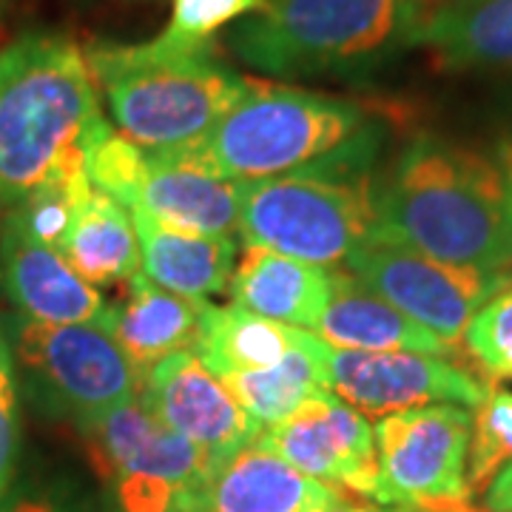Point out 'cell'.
<instances>
[{
	"instance_id": "obj_4",
	"label": "cell",
	"mask_w": 512,
	"mask_h": 512,
	"mask_svg": "<svg viewBox=\"0 0 512 512\" xmlns=\"http://www.w3.org/2000/svg\"><path fill=\"white\" fill-rule=\"evenodd\" d=\"M373 151L376 131L370 128L308 168L237 183L245 245L322 268L345 262L373 239V180L365 171Z\"/></svg>"
},
{
	"instance_id": "obj_1",
	"label": "cell",
	"mask_w": 512,
	"mask_h": 512,
	"mask_svg": "<svg viewBox=\"0 0 512 512\" xmlns=\"http://www.w3.org/2000/svg\"><path fill=\"white\" fill-rule=\"evenodd\" d=\"M370 242L510 274L504 188L493 157L436 134L413 137L382 180H373Z\"/></svg>"
},
{
	"instance_id": "obj_35",
	"label": "cell",
	"mask_w": 512,
	"mask_h": 512,
	"mask_svg": "<svg viewBox=\"0 0 512 512\" xmlns=\"http://www.w3.org/2000/svg\"><path fill=\"white\" fill-rule=\"evenodd\" d=\"M387 512H461V504H458V507H450V510H424V507H399V510H387Z\"/></svg>"
},
{
	"instance_id": "obj_6",
	"label": "cell",
	"mask_w": 512,
	"mask_h": 512,
	"mask_svg": "<svg viewBox=\"0 0 512 512\" xmlns=\"http://www.w3.org/2000/svg\"><path fill=\"white\" fill-rule=\"evenodd\" d=\"M419 0H259L228 35L231 52L271 77L350 72L413 43Z\"/></svg>"
},
{
	"instance_id": "obj_22",
	"label": "cell",
	"mask_w": 512,
	"mask_h": 512,
	"mask_svg": "<svg viewBox=\"0 0 512 512\" xmlns=\"http://www.w3.org/2000/svg\"><path fill=\"white\" fill-rule=\"evenodd\" d=\"M330 345L311 330H299L293 348L271 367L222 376V384L251 419L268 430L291 419L305 404L330 393Z\"/></svg>"
},
{
	"instance_id": "obj_28",
	"label": "cell",
	"mask_w": 512,
	"mask_h": 512,
	"mask_svg": "<svg viewBox=\"0 0 512 512\" xmlns=\"http://www.w3.org/2000/svg\"><path fill=\"white\" fill-rule=\"evenodd\" d=\"M461 342L487 376L512 379V285L473 316Z\"/></svg>"
},
{
	"instance_id": "obj_25",
	"label": "cell",
	"mask_w": 512,
	"mask_h": 512,
	"mask_svg": "<svg viewBox=\"0 0 512 512\" xmlns=\"http://www.w3.org/2000/svg\"><path fill=\"white\" fill-rule=\"evenodd\" d=\"M89 191H92V183L86 177V160H83V143H80L69 148L52 165V171L29 194H23L15 202L9 214V225H15L20 234H26L40 245L57 248L72 225L77 205L89 197Z\"/></svg>"
},
{
	"instance_id": "obj_16",
	"label": "cell",
	"mask_w": 512,
	"mask_h": 512,
	"mask_svg": "<svg viewBox=\"0 0 512 512\" xmlns=\"http://www.w3.org/2000/svg\"><path fill=\"white\" fill-rule=\"evenodd\" d=\"M208 305V299L165 291L137 274L128 282L126 296L109 308L106 328L143 379L168 356L197 348Z\"/></svg>"
},
{
	"instance_id": "obj_20",
	"label": "cell",
	"mask_w": 512,
	"mask_h": 512,
	"mask_svg": "<svg viewBox=\"0 0 512 512\" xmlns=\"http://www.w3.org/2000/svg\"><path fill=\"white\" fill-rule=\"evenodd\" d=\"M140 242V271L154 285L188 299H208L228 288L237 268L234 237H208L168 228L131 208Z\"/></svg>"
},
{
	"instance_id": "obj_26",
	"label": "cell",
	"mask_w": 512,
	"mask_h": 512,
	"mask_svg": "<svg viewBox=\"0 0 512 512\" xmlns=\"http://www.w3.org/2000/svg\"><path fill=\"white\" fill-rule=\"evenodd\" d=\"M83 160H86V177L89 183L103 191L114 202L134 208L140 185L146 177L148 151L131 143L120 131L100 117L86 134H83Z\"/></svg>"
},
{
	"instance_id": "obj_32",
	"label": "cell",
	"mask_w": 512,
	"mask_h": 512,
	"mask_svg": "<svg viewBox=\"0 0 512 512\" xmlns=\"http://www.w3.org/2000/svg\"><path fill=\"white\" fill-rule=\"evenodd\" d=\"M495 165L501 174V188H504V217H507V237H510V256H512V137L501 140L495 148Z\"/></svg>"
},
{
	"instance_id": "obj_18",
	"label": "cell",
	"mask_w": 512,
	"mask_h": 512,
	"mask_svg": "<svg viewBox=\"0 0 512 512\" xmlns=\"http://www.w3.org/2000/svg\"><path fill=\"white\" fill-rule=\"evenodd\" d=\"M316 336L339 350H367V353H430L450 359L456 345L416 325L399 308L365 288L348 271L336 274V288L330 293L325 313L316 322Z\"/></svg>"
},
{
	"instance_id": "obj_29",
	"label": "cell",
	"mask_w": 512,
	"mask_h": 512,
	"mask_svg": "<svg viewBox=\"0 0 512 512\" xmlns=\"http://www.w3.org/2000/svg\"><path fill=\"white\" fill-rule=\"evenodd\" d=\"M259 0H174L171 23L157 35L168 46L197 49L208 46L222 26L251 15Z\"/></svg>"
},
{
	"instance_id": "obj_9",
	"label": "cell",
	"mask_w": 512,
	"mask_h": 512,
	"mask_svg": "<svg viewBox=\"0 0 512 512\" xmlns=\"http://www.w3.org/2000/svg\"><path fill=\"white\" fill-rule=\"evenodd\" d=\"M15 348L32 382L57 410L72 413L77 424L134 402L140 393V376L106 325L26 319L20 322Z\"/></svg>"
},
{
	"instance_id": "obj_13",
	"label": "cell",
	"mask_w": 512,
	"mask_h": 512,
	"mask_svg": "<svg viewBox=\"0 0 512 512\" xmlns=\"http://www.w3.org/2000/svg\"><path fill=\"white\" fill-rule=\"evenodd\" d=\"M137 399L151 410L165 427L197 444L211 470L234 456L237 450L254 444L262 433L231 390L214 376L194 350H183L154 365L140 379Z\"/></svg>"
},
{
	"instance_id": "obj_11",
	"label": "cell",
	"mask_w": 512,
	"mask_h": 512,
	"mask_svg": "<svg viewBox=\"0 0 512 512\" xmlns=\"http://www.w3.org/2000/svg\"><path fill=\"white\" fill-rule=\"evenodd\" d=\"M328 376L333 396L373 419L430 404H461L473 410L490 393L470 370L430 353L330 348Z\"/></svg>"
},
{
	"instance_id": "obj_21",
	"label": "cell",
	"mask_w": 512,
	"mask_h": 512,
	"mask_svg": "<svg viewBox=\"0 0 512 512\" xmlns=\"http://www.w3.org/2000/svg\"><path fill=\"white\" fill-rule=\"evenodd\" d=\"M413 43L453 72H512V0H441Z\"/></svg>"
},
{
	"instance_id": "obj_37",
	"label": "cell",
	"mask_w": 512,
	"mask_h": 512,
	"mask_svg": "<svg viewBox=\"0 0 512 512\" xmlns=\"http://www.w3.org/2000/svg\"><path fill=\"white\" fill-rule=\"evenodd\" d=\"M461 512H484V510H476V507H473V501H470V504H461Z\"/></svg>"
},
{
	"instance_id": "obj_14",
	"label": "cell",
	"mask_w": 512,
	"mask_h": 512,
	"mask_svg": "<svg viewBox=\"0 0 512 512\" xmlns=\"http://www.w3.org/2000/svg\"><path fill=\"white\" fill-rule=\"evenodd\" d=\"M339 495L254 441L208 473L185 512H322Z\"/></svg>"
},
{
	"instance_id": "obj_17",
	"label": "cell",
	"mask_w": 512,
	"mask_h": 512,
	"mask_svg": "<svg viewBox=\"0 0 512 512\" xmlns=\"http://www.w3.org/2000/svg\"><path fill=\"white\" fill-rule=\"evenodd\" d=\"M336 274L339 271L248 245L228 282V296L256 316L313 330L328 308Z\"/></svg>"
},
{
	"instance_id": "obj_36",
	"label": "cell",
	"mask_w": 512,
	"mask_h": 512,
	"mask_svg": "<svg viewBox=\"0 0 512 512\" xmlns=\"http://www.w3.org/2000/svg\"><path fill=\"white\" fill-rule=\"evenodd\" d=\"M439 3H441V0H419V6H421V20L427 18V15H430V12H433V9H436Z\"/></svg>"
},
{
	"instance_id": "obj_33",
	"label": "cell",
	"mask_w": 512,
	"mask_h": 512,
	"mask_svg": "<svg viewBox=\"0 0 512 512\" xmlns=\"http://www.w3.org/2000/svg\"><path fill=\"white\" fill-rule=\"evenodd\" d=\"M484 512H512V461L484 490Z\"/></svg>"
},
{
	"instance_id": "obj_15",
	"label": "cell",
	"mask_w": 512,
	"mask_h": 512,
	"mask_svg": "<svg viewBox=\"0 0 512 512\" xmlns=\"http://www.w3.org/2000/svg\"><path fill=\"white\" fill-rule=\"evenodd\" d=\"M0 276L26 319L52 325H106L111 302L89 285L60 251L40 245L6 222Z\"/></svg>"
},
{
	"instance_id": "obj_3",
	"label": "cell",
	"mask_w": 512,
	"mask_h": 512,
	"mask_svg": "<svg viewBox=\"0 0 512 512\" xmlns=\"http://www.w3.org/2000/svg\"><path fill=\"white\" fill-rule=\"evenodd\" d=\"M86 52L63 35H23L0 49V200L29 194L100 120Z\"/></svg>"
},
{
	"instance_id": "obj_12",
	"label": "cell",
	"mask_w": 512,
	"mask_h": 512,
	"mask_svg": "<svg viewBox=\"0 0 512 512\" xmlns=\"http://www.w3.org/2000/svg\"><path fill=\"white\" fill-rule=\"evenodd\" d=\"M256 441L322 484L362 498L376 493L379 453L373 424L333 393L313 399L291 419L262 430Z\"/></svg>"
},
{
	"instance_id": "obj_7",
	"label": "cell",
	"mask_w": 512,
	"mask_h": 512,
	"mask_svg": "<svg viewBox=\"0 0 512 512\" xmlns=\"http://www.w3.org/2000/svg\"><path fill=\"white\" fill-rule=\"evenodd\" d=\"M77 427L120 512H185L211 473L200 447L165 427L140 399Z\"/></svg>"
},
{
	"instance_id": "obj_8",
	"label": "cell",
	"mask_w": 512,
	"mask_h": 512,
	"mask_svg": "<svg viewBox=\"0 0 512 512\" xmlns=\"http://www.w3.org/2000/svg\"><path fill=\"white\" fill-rule=\"evenodd\" d=\"M470 430L473 410L461 404H430L376 421L379 484L373 501L424 510L470 504Z\"/></svg>"
},
{
	"instance_id": "obj_2",
	"label": "cell",
	"mask_w": 512,
	"mask_h": 512,
	"mask_svg": "<svg viewBox=\"0 0 512 512\" xmlns=\"http://www.w3.org/2000/svg\"><path fill=\"white\" fill-rule=\"evenodd\" d=\"M86 63L120 134L146 151L200 143L251 83L220 63L211 46L183 49L157 37L137 46L97 43Z\"/></svg>"
},
{
	"instance_id": "obj_23",
	"label": "cell",
	"mask_w": 512,
	"mask_h": 512,
	"mask_svg": "<svg viewBox=\"0 0 512 512\" xmlns=\"http://www.w3.org/2000/svg\"><path fill=\"white\" fill-rule=\"evenodd\" d=\"M60 256L89 285L111 288L131 282L140 271V242L126 205L114 202L92 185L77 205L66 237L57 245Z\"/></svg>"
},
{
	"instance_id": "obj_24",
	"label": "cell",
	"mask_w": 512,
	"mask_h": 512,
	"mask_svg": "<svg viewBox=\"0 0 512 512\" xmlns=\"http://www.w3.org/2000/svg\"><path fill=\"white\" fill-rule=\"evenodd\" d=\"M302 328L256 316L239 305H208L202 319L200 342L194 353L214 376L262 370L276 365L293 348Z\"/></svg>"
},
{
	"instance_id": "obj_27",
	"label": "cell",
	"mask_w": 512,
	"mask_h": 512,
	"mask_svg": "<svg viewBox=\"0 0 512 512\" xmlns=\"http://www.w3.org/2000/svg\"><path fill=\"white\" fill-rule=\"evenodd\" d=\"M512 461V390L490 387L487 399L473 407L467 484L470 495L484 493Z\"/></svg>"
},
{
	"instance_id": "obj_34",
	"label": "cell",
	"mask_w": 512,
	"mask_h": 512,
	"mask_svg": "<svg viewBox=\"0 0 512 512\" xmlns=\"http://www.w3.org/2000/svg\"><path fill=\"white\" fill-rule=\"evenodd\" d=\"M322 512H382L376 504H370V501H356L353 495L345 493L339 495L330 507H325Z\"/></svg>"
},
{
	"instance_id": "obj_10",
	"label": "cell",
	"mask_w": 512,
	"mask_h": 512,
	"mask_svg": "<svg viewBox=\"0 0 512 512\" xmlns=\"http://www.w3.org/2000/svg\"><path fill=\"white\" fill-rule=\"evenodd\" d=\"M345 265L365 288L450 345L464 339L473 316L495 293L512 285V274L447 265L384 242H365L345 259Z\"/></svg>"
},
{
	"instance_id": "obj_19",
	"label": "cell",
	"mask_w": 512,
	"mask_h": 512,
	"mask_svg": "<svg viewBox=\"0 0 512 512\" xmlns=\"http://www.w3.org/2000/svg\"><path fill=\"white\" fill-rule=\"evenodd\" d=\"M134 208L168 228L208 237L239 231L237 183L217 180L163 151H148V168Z\"/></svg>"
},
{
	"instance_id": "obj_30",
	"label": "cell",
	"mask_w": 512,
	"mask_h": 512,
	"mask_svg": "<svg viewBox=\"0 0 512 512\" xmlns=\"http://www.w3.org/2000/svg\"><path fill=\"white\" fill-rule=\"evenodd\" d=\"M20 450V404L18 384H15V362H12V342L0 325V510L9 493V484L18 467Z\"/></svg>"
},
{
	"instance_id": "obj_31",
	"label": "cell",
	"mask_w": 512,
	"mask_h": 512,
	"mask_svg": "<svg viewBox=\"0 0 512 512\" xmlns=\"http://www.w3.org/2000/svg\"><path fill=\"white\" fill-rule=\"evenodd\" d=\"M0 512H80L69 498L52 493V490H23L3 501Z\"/></svg>"
},
{
	"instance_id": "obj_5",
	"label": "cell",
	"mask_w": 512,
	"mask_h": 512,
	"mask_svg": "<svg viewBox=\"0 0 512 512\" xmlns=\"http://www.w3.org/2000/svg\"><path fill=\"white\" fill-rule=\"evenodd\" d=\"M367 131V109L353 100L251 80L200 143L163 154L217 180L248 183L308 168Z\"/></svg>"
}]
</instances>
